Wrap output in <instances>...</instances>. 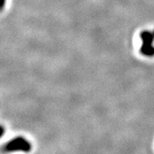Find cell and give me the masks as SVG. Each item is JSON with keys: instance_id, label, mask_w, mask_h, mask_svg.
I'll return each mask as SVG.
<instances>
[{"instance_id": "obj_2", "label": "cell", "mask_w": 154, "mask_h": 154, "mask_svg": "<svg viewBox=\"0 0 154 154\" xmlns=\"http://www.w3.org/2000/svg\"><path fill=\"white\" fill-rule=\"evenodd\" d=\"M140 38L142 41L140 52L146 57H154V34L149 31H143L140 33Z\"/></svg>"}, {"instance_id": "obj_3", "label": "cell", "mask_w": 154, "mask_h": 154, "mask_svg": "<svg viewBox=\"0 0 154 154\" xmlns=\"http://www.w3.org/2000/svg\"><path fill=\"white\" fill-rule=\"evenodd\" d=\"M5 0H2V4H1V8H2V10L5 8Z\"/></svg>"}, {"instance_id": "obj_1", "label": "cell", "mask_w": 154, "mask_h": 154, "mask_svg": "<svg viewBox=\"0 0 154 154\" xmlns=\"http://www.w3.org/2000/svg\"><path fill=\"white\" fill-rule=\"evenodd\" d=\"M2 150L4 152H30L32 150V144L23 136H17V137L11 139L8 142H6Z\"/></svg>"}, {"instance_id": "obj_4", "label": "cell", "mask_w": 154, "mask_h": 154, "mask_svg": "<svg viewBox=\"0 0 154 154\" xmlns=\"http://www.w3.org/2000/svg\"><path fill=\"white\" fill-rule=\"evenodd\" d=\"M153 34H154V32H153Z\"/></svg>"}]
</instances>
